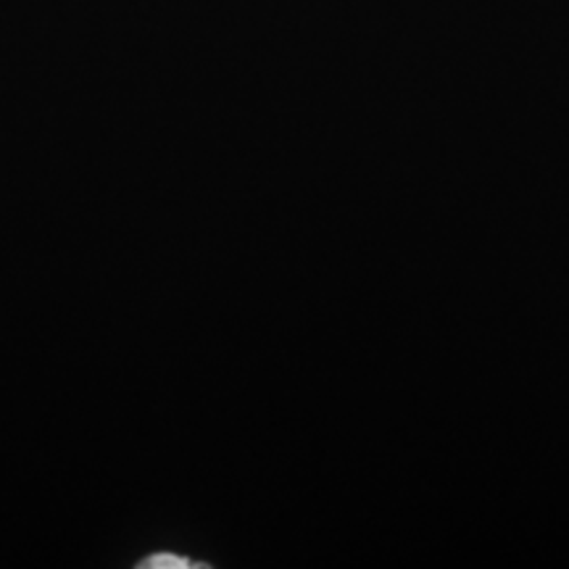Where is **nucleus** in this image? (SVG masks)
Returning a JSON list of instances; mask_svg holds the SVG:
<instances>
[{
    "label": "nucleus",
    "mask_w": 569,
    "mask_h": 569,
    "mask_svg": "<svg viewBox=\"0 0 569 569\" xmlns=\"http://www.w3.org/2000/svg\"><path fill=\"white\" fill-rule=\"evenodd\" d=\"M209 565L206 561H190L188 557H180V553L172 551H159L138 561V569H206Z\"/></svg>",
    "instance_id": "1"
}]
</instances>
